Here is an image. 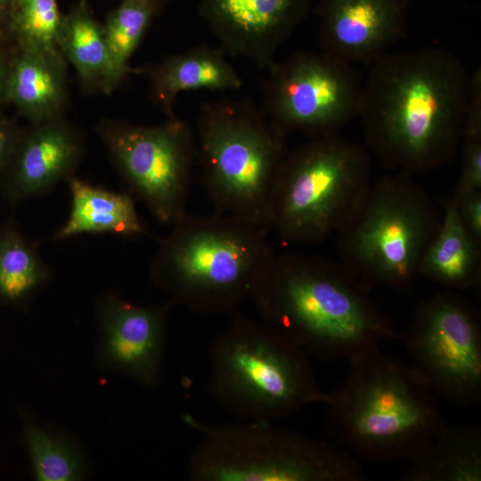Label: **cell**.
I'll use <instances>...</instances> for the list:
<instances>
[{
	"label": "cell",
	"mask_w": 481,
	"mask_h": 481,
	"mask_svg": "<svg viewBox=\"0 0 481 481\" xmlns=\"http://www.w3.org/2000/svg\"><path fill=\"white\" fill-rule=\"evenodd\" d=\"M470 90L471 74L444 47L386 53L363 84L357 116L366 145L395 172L445 165L461 144Z\"/></svg>",
	"instance_id": "1"
},
{
	"label": "cell",
	"mask_w": 481,
	"mask_h": 481,
	"mask_svg": "<svg viewBox=\"0 0 481 481\" xmlns=\"http://www.w3.org/2000/svg\"><path fill=\"white\" fill-rule=\"evenodd\" d=\"M342 262L294 253L275 257L252 298L265 322L309 356L346 359L403 338Z\"/></svg>",
	"instance_id": "2"
},
{
	"label": "cell",
	"mask_w": 481,
	"mask_h": 481,
	"mask_svg": "<svg viewBox=\"0 0 481 481\" xmlns=\"http://www.w3.org/2000/svg\"><path fill=\"white\" fill-rule=\"evenodd\" d=\"M171 226L159 240L149 278L175 305L196 313L236 311L275 257L268 227L231 215L186 213Z\"/></svg>",
	"instance_id": "3"
},
{
	"label": "cell",
	"mask_w": 481,
	"mask_h": 481,
	"mask_svg": "<svg viewBox=\"0 0 481 481\" xmlns=\"http://www.w3.org/2000/svg\"><path fill=\"white\" fill-rule=\"evenodd\" d=\"M348 362V375L327 405L339 436L356 452L407 461L445 427L435 393L413 366L379 346Z\"/></svg>",
	"instance_id": "4"
},
{
	"label": "cell",
	"mask_w": 481,
	"mask_h": 481,
	"mask_svg": "<svg viewBox=\"0 0 481 481\" xmlns=\"http://www.w3.org/2000/svg\"><path fill=\"white\" fill-rule=\"evenodd\" d=\"M207 388L221 408L249 421H274L330 402L299 346L237 310L210 347Z\"/></svg>",
	"instance_id": "5"
},
{
	"label": "cell",
	"mask_w": 481,
	"mask_h": 481,
	"mask_svg": "<svg viewBox=\"0 0 481 481\" xmlns=\"http://www.w3.org/2000/svg\"><path fill=\"white\" fill-rule=\"evenodd\" d=\"M286 135L248 99L205 102L196 123L203 183L218 214L269 227Z\"/></svg>",
	"instance_id": "6"
},
{
	"label": "cell",
	"mask_w": 481,
	"mask_h": 481,
	"mask_svg": "<svg viewBox=\"0 0 481 481\" xmlns=\"http://www.w3.org/2000/svg\"><path fill=\"white\" fill-rule=\"evenodd\" d=\"M201 435L188 462L195 481H360L348 453L273 421L209 425L183 418Z\"/></svg>",
	"instance_id": "7"
},
{
	"label": "cell",
	"mask_w": 481,
	"mask_h": 481,
	"mask_svg": "<svg viewBox=\"0 0 481 481\" xmlns=\"http://www.w3.org/2000/svg\"><path fill=\"white\" fill-rule=\"evenodd\" d=\"M441 214L412 175L370 183L337 232L342 263L370 289L405 287L419 276L421 256Z\"/></svg>",
	"instance_id": "8"
},
{
	"label": "cell",
	"mask_w": 481,
	"mask_h": 481,
	"mask_svg": "<svg viewBox=\"0 0 481 481\" xmlns=\"http://www.w3.org/2000/svg\"><path fill=\"white\" fill-rule=\"evenodd\" d=\"M362 146L335 134L286 154L272 195L269 227L284 241L314 244L338 232L371 181Z\"/></svg>",
	"instance_id": "9"
},
{
	"label": "cell",
	"mask_w": 481,
	"mask_h": 481,
	"mask_svg": "<svg viewBox=\"0 0 481 481\" xmlns=\"http://www.w3.org/2000/svg\"><path fill=\"white\" fill-rule=\"evenodd\" d=\"M97 133L129 192L158 221L171 225L187 213L197 158L195 135L188 123L175 116L155 126L104 119Z\"/></svg>",
	"instance_id": "10"
},
{
	"label": "cell",
	"mask_w": 481,
	"mask_h": 481,
	"mask_svg": "<svg viewBox=\"0 0 481 481\" xmlns=\"http://www.w3.org/2000/svg\"><path fill=\"white\" fill-rule=\"evenodd\" d=\"M402 341L436 395L461 405L480 401L481 322L464 297L448 289L425 299Z\"/></svg>",
	"instance_id": "11"
},
{
	"label": "cell",
	"mask_w": 481,
	"mask_h": 481,
	"mask_svg": "<svg viewBox=\"0 0 481 481\" xmlns=\"http://www.w3.org/2000/svg\"><path fill=\"white\" fill-rule=\"evenodd\" d=\"M263 110L286 136L335 134L357 116L363 83L354 65L299 52L269 68Z\"/></svg>",
	"instance_id": "12"
},
{
	"label": "cell",
	"mask_w": 481,
	"mask_h": 481,
	"mask_svg": "<svg viewBox=\"0 0 481 481\" xmlns=\"http://www.w3.org/2000/svg\"><path fill=\"white\" fill-rule=\"evenodd\" d=\"M175 303H131L118 293L101 297L95 306L98 336L94 364L102 372L126 376L153 387L162 378L167 319Z\"/></svg>",
	"instance_id": "13"
},
{
	"label": "cell",
	"mask_w": 481,
	"mask_h": 481,
	"mask_svg": "<svg viewBox=\"0 0 481 481\" xmlns=\"http://www.w3.org/2000/svg\"><path fill=\"white\" fill-rule=\"evenodd\" d=\"M312 2L199 0V12L224 53L268 69L278 48L306 16Z\"/></svg>",
	"instance_id": "14"
},
{
	"label": "cell",
	"mask_w": 481,
	"mask_h": 481,
	"mask_svg": "<svg viewBox=\"0 0 481 481\" xmlns=\"http://www.w3.org/2000/svg\"><path fill=\"white\" fill-rule=\"evenodd\" d=\"M84 153L82 132L62 118L22 127L0 172V193L12 206L45 195L74 176Z\"/></svg>",
	"instance_id": "15"
},
{
	"label": "cell",
	"mask_w": 481,
	"mask_h": 481,
	"mask_svg": "<svg viewBox=\"0 0 481 481\" xmlns=\"http://www.w3.org/2000/svg\"><path fill=\"white\" fill-rule=\"evenodd\" d=\"M408 0H321V51L350 63H372L405 32Z\"/></svg>",
	"instance_id": "16"
},
{
	"label": "cell",
	"mask_w": 481,
	"mask_h": 481,
	"mask_svg": "<svg viewBox=\"0 0 481 481\" xmlns=\"http://www.w3.org/2000/svg\"><path fill=\"white\" fill-rule=\"evenodd\" d=\"M141 72L149 79L151 98L167 118L175 116L174 102L182 92L231 91L240 89L243 84L226 60L224 51L207 45L170 55Z\"/></svg>",
	"instance_id": "17"
},
{
	"label": "cell",
	"mask_w": 481,
	"mask_h": 481,
	"mask_svg": "<svg viewBox=\"0 0 481 481\" xmlns=\"http://www.w3.org/2000/svg\"><path fill=\"white\" fill-rule=\"evenodd\" d=\"M67 102V61L56 50H18L13 57L8 104L30 122L62 118Z\"/></svg>",
	"instance_id": "18"
},
{
	"label": "cell",
	"mask_w": 481,
	"mask_h": 481,
	"mask_svg": "<svg viewBox=\"0 0 481 481\" xmlns=\"http://www.w3.org/2000/svg\"><path fill=\"white\" fill-rule=\"evenodd\" d=\"M419 276L449 289L480 283L481 243L462 224L452 197L445 202L438 228L421 256Z\"/></svg>",
	"instance_id": "19"
},
{
	"label": "cell",
	"mask_w": 481,
	"mask_h": 481,
	"mask_svg": "<svg viewBox=\"0 0 481 481\" xmlns=\"http://www.w3.org/2000/svg\"><path fill=\"white\" fill-rule=\"evenodd\" d=\"M71 208L66 223L54 234L61 240L79 234L110 233L124 237L150 236L139 218L130 192H118L69 178Z\"/></svg>",
	"instance_id": "20"
},
{
	"label": "cell",
	"mask_w": 481,
	"mask_h": 481,
	"mask_svg": "<svg viewBox=\"0 0 481 481\" xmlns=\"http://www.w3.org/2000/svg\"><path fill=\"white\" fill-rule=\"evenodd\" d=\"M406 481H480L481 429L476 424L445 427L410 458Z\"/></svg>",
	"instance_id": "21"
},
{
	"label": "cell",
	"mask_w": 481,
	"mask_h": 481,
	"mask_svg": "<svg viewBox=\"0 0 481 481\" xmlns=\"http://www.w3.org/2000/svg\"><path fill=\"white\" fill-rule=\"evenodd\" d=\"M58 47L88 92L110 94L125 78L115 66L102 26L84 4L62 17Z\"/></svg>",
	"instance_id": "22"
},
{
	"label": "cell",
	"mask_w": 481,
	"mask_h": 481,
	"mask_svg": "<svg viewBox=\"0 0 481 481\" xmlns=\"http://www.w3.org/2000/svg\"><path fill=\"white\" fill-rule=\"evenodd\" d=\"M52 279V270L14 217L0 226V304L26 310Z\"/></svg>",
	"instance_id": "23"
},
{
	"label": "cell",
	"mask_w": 481,
	"mask_h": 481,
	"mask_svg": "<svg viewBox=\"0 0 481 481\" xmlns=\"http://www.w3.org/2000/svg\"><path fill=\"white\" fill-rule=\"evenodd\" d=\"M23 441L33 476L38 481H77L87 471L82 449L66 435L54 432L21 412Z\"/></svg>",
	"instance_id": "24"
},
{
	"label": "cell",
	"mask_w": 481,
	"mask_h": 481,
	"mask_svg": "<svg viewBox=\"0 0 481 481\" xmlns=\"http://www.w3.org/2000/svg\"><path fill=\"white\" fill-rule=\"evenodd\" d=\"M165 0H122L103 28L113 61L126 77L129 61Z\"/></svg>",
	"instance_id": "25"
},
{
	"label": "cell",
	"mask_w": 481,
	"mask_h": 481,
	"mask_svg": "<svg viewBox=\"0 0 481 481\" xmlns=\"http://www.w3.org/2000/svg\"><path fill=\"white\" fill-rule=\"evenodd\" d=\"M62 17L56 0H16L11 36L17 50H56Z\"/></svg>",
	"instance_id": "26"
},
{
	"label": "cell",
	"mask_w": 481,
	"mask_h": 481,
	"mask_svg": "<svg viewBox=\"0 0 481 481\" xmlns=\"http://www.w3.org/2000/svg\"><path fill=\"white\" fill-rule=\"evenodd\" d=\"M461 143L462 160L454 195L481 190V70L471 75V90Z\"/></svg>",
	"instance_id": "27"
},
{
	"label": "cell",
	"mask_w": 481,
	"mask_h": 481,
	"mask_svg": "<svg viewBox=\"0 0 481 481\" xmlns=\"http://www.w3.org/2000/svg\"><path fill=\"white\" fill-rule=\"evenodd\" d=\"M452 199L462 224L481 243V190L453 194Z\"/></svg>",
	"instance_id": "28"
},
{
	"label": "cell",
	"mask_w": 481,
	"mask_h": 481,
	"mask_svg": "<svg viewBox=\"0 0 481 481\" xmlns=\"http://www.w3.org/2000/svg\"><path fill=\"white\" fill-rule=\"evenodd\" d=\"M22 127L15 118L0 110V172L10 160L20 139Z\"/></svg>",
	"instance_id": "29"
},
{
	"label": "cell",
	"mask_w": 481,
	"mask_h": 481,
	"mask_svg": "<svg viewBox=\"0 0 481 481\" xmlns=\"http://www.w3.org/2000/svg\"><path fill=\"white\" fill-rule=\"evenodd\" d=\"M18 50L0 46V110L8 104V87L13 57Z\"/></svg>",
	"instance_id": "30"
},
{
	"label": "cell",
	"mask_w": 481,
	"mask_h": 481,
	"mask_svg": "<svg viewBox=\"0 0 481 481\" xmlns=\"http://www.w3.org/2000/svg\"><path fill=\"white\" fill-rule=\"evenodd\" d=\"M16 0H0V46L15 47L11 36V20Z\"/></svg>",
	"instance_id": "31"
}]
</instances>
